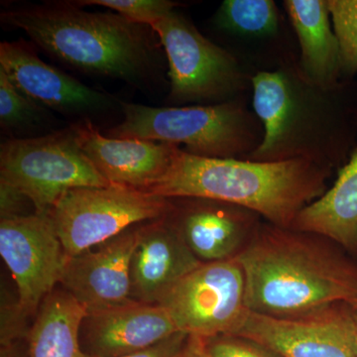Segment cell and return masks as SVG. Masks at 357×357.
Here are the masks:
<instances>
[{"label":"cell","instance_id":"cell-23","mask_svg":"<svg viewBox=\"0 0 357 357\" xmlns=\"http://www.w3.org/2000/svg\"><path fill=\"white\" fill-rule=\"evenodd\" d=\"M39 103L25 96L14 86L0 69V124L2 129L14 130L38 123L43 115Z\"/></svg>","mask_w":357,"mask_h":357},{"label":"cell","instance_id":"cell-4","mask_svg":"<svg viewBox=\"0 0 357 357\" xmlns=\"http://www.w3.org/2000/svg\"><path fill=\"white\" fill-rule=\"evenodd\" d=\"M1 21L53 57L91 74L137 81L156 57L152 28L119 13H89L59 2L3 11Z\"/></svg>","mask_w":357,"mask_h":357},{"label":"cell","instance_id":"cell-28","mask_svg":"<svg viewBox=\"0 0 357 357\" xmlns=\"http://www.w3.org/2000/svg\"><path fill=\"white\" fill-rule=\"evenodd\" d=\"M189 338L187 333L178 332L146 349L121 357H178L184 351Z\"/></svg>","mask_w":357,"mask_h":357},{"label":"cell","instance_id":"cell-6","mask_svg":"<svg viewBox=\"0 0 357 357\" xmlns=\"http://www.w3.org/2000/svg\"><path fill=\"white\" fill-rule=\"evenodd\" d=\"M165 51L173 105H218L246 98L251 79L234 53L204 37L177 10L151 26Z\"/></svg>","mask_w":357,"mask_h":357},{"label":"cell","instance_id":"cell-20","mask_svg":"<svg viewBox=\"0 0 357 357\" xmlns=\"http://www.w3.org/2000/svg\"><path fill=\"white\" fill-rule=\"evenodd\" d=\"M86 312L67 291L54 290L40 306L28 335V357H86L79 328Z\"/></svg>","mask_w":357,"mask_h":357},{"label":"cell","instance_id":"cell-13","mask_svg":"<svg viewBox=\"0 0 357 357\" xmlns=\"http://www.w3.org/2000/svg\"><path fill=\"white\" fill-rule=\"evenodd\" d=\"M140 230L141 225H134L95 248L68 258L60 284L86 314L134 302L130 262Z\"/></svg>","mask_w":357,"mask_h":357},{"label":"cell","instance_id":"cell-10","mask_svg":"<svg viewBox=\"0 0 357 357\" xmlns=\"http://www.w3.org/2000/svg\"><path fill=\"white\" fill-rule=\"evenodd\" d=\"M279 357H357V332L347 303L273 318L248 311L237 331Z\"/></svg>","mask_w":357,"mask_h":357},{"label":"cell","instance_id":"cell-9","mask_svg":"<svg viewBox=\"0 0 357 357\" xmlns=\"http://www.w3.org/2000/svg\"><path fill=\"white\" fill-rule=\"evenodd\" d=\"M178 332L208 338L234 335L248 316L245 276L238 260L203 263L159 303Z\"/></svg>","mask_w":357,"mask_h":357},{"label":"cell","instance_id":"cell-25","mask_svg":"<svg viewBox=\"0 0 357 357\" xmlns=\"http://www.w3.org/2000/svg\"><path fill=\"white\" fill-rule=\"evenodd\" d=\"M199 340L208 357H279L252 340L238 335H218Z\"/></svg>","mask_w":357,"mask_h":357},{"label":"cell","instance_id":"cell-18","mask_svg":"<svg viewBox=\"0 0 357 357\" xmlns=\"http://www.w3.org/2000/svg\"><path fill=\"white\" fill-rule=\"evenodd\" d=\"M283 6L299 42L301 72L324 88L344 81L328 0H285Z\"/></svg>","mask_w":357,"mask_h":357},{"label":"cell","instance_id":"cell-29","mask_svg":"<svg viewBox=\"0 0 357 357\" xmlns=\"http://www.w3.org/2000/svg\"><path fill=\"white\" fill-rule=\"evenodd\" d=\"M178 357H208L202 347L201 340L196 337H190L189 342Z\"/></svg>","mask_w":357,"mask_h":357},{"label":"cell","instance_id":"cell-11","mask_svg":"<svg viewBox=\"0 0 357 357\" xmlns=\"http://www.w3.org/2000/svg\"><path fill=\"white\" fill-rule=\"evenodd\" d=\"M0 255L15 281L21 307L34 314L60 284L68 260L50 213L0 220Z\"/></svg>","mask_w":357,"mask_h":357},{"label":"cell","instance_id":"cell-24","mask_svg":"<svg viewBox=\"0 0 357 357\" xmlns=\"http://www.w3.org/2000/svg\"><path fill=\"white\" fill-rule=\"evenodd\" d=\"M76 4L107 7L131 22L150 27L180 6L169 0H86Z\"/></svg>","mask_w":357,"mask_h":357},{"label":"cell","instance_id":"cell-7","mask_svg":"<svg viewBox=\"0 0 357 357\" xmlns=\"http://www.w3.org/2000/svg\"><path fill=\"white\" fill-rule=\"evenodd\" d=\"M0 180L24 192L40 215L50 213L70 190L112 185L84 154L73 126L42 137L2 143Z\"/></svg>","mask_w":357,"mask_h":357},{"label":"cell","instance_id":"cell-19","mask_svg":"<svg viewBox=\"0 0 357 357\" xmlns=\"http://www.w3.org/2000/svg\"><path fill=\"white\" fill-rule=\"evenodd\" d=\"M332 187L304 208L292 229L332 239L357 259V145Z\"/></svg>","mask_w":357,"mask_h":357},{"label":"cell","instance_id":"cell-26","mask_svg":"<svg viewBox=\"0 0 357 357\" xmlns=\"http://www.w3.org/2000/svg\"><path fill=\"white\" fill-rule=\"evenodd\" d=\"M29 314L23 311L20 301L15 303L9 302L6 298L2 297L1 303V345H7L17 342L21 337H28L30 331L26 326V318Z\"/></svg>","mask_w":357,"mask_h":357},{"label":"cell","instance_id":"cell-31","mask_svg":"<svg viewBox=\"0 0 357 357\" xmlns=\"http://www.w3.org/2000/svg\"><path fill=\"white\" fill-rule=\"evenodd\" d=\"M347 304H349V309H351L352 319H354L357 332V300L354 301V302L347 303Z\"/></svg>","mask_w":357,"mask_h":357},{"label":"cell","instance_id":"cell-12","mask_svg":"<svg viewBox=\"0 0 357 357\" xmlns=\"http://www.w3.org/2000/svg\"><path fill=\"white\" fill-rule=\"evenodd\" d=\"M166 218L203 263L237 259L264 220L243 206L203 198H171Z\"/></svg>","mask_w":357,"mask_h":357},{"label":"cell","instance_id":"cell-27","mask_svg":"<svg viewBox=\"0 0 357 357\" xmlns=\"http://www.w3.org/2000/svg\"><path fill=\"white\" fill-rule=\"evenodd\" d=\"M36 213L31 199L13 185L0 180V217L2 220L29 217Z\"/></svg>","mask_w":357,"mask_h":357},{"label":"cell","instance_id":"cell-5","mask_svg":"<svg viewBox=\"0 0 357 357\" xmlns=\"http://www.w3.org/2000/svg\"><path fill=\"white\" fill-rule=\"evenodd\" d=\"M123 119L107 136L184 145L203 158L248 160L264 136L246 98L208 105L153 107L121 102Z\"/></svg>","mask_w":357,"mask_h":357},{"label":"cell","instance_id":"cell-22","mask_svg":"<svg viewBox=\"0 0 357 357\" xmlns=\"http://www.w3.org/2000/svg\"><path fill=\"white\" fill-rule=\"evenodd\" d=\"M333 27L340 49L342 79L357 74V0H328Z\"/></svg>","mask_w":357,"mask_h":357},{"label":"cell","instance_id":"cell-1","mask_svg":"<svg viewBox=\"0 0 357 357\" xmlns=\"http://www.w3.org/2000/svg\"><path fill=\"white\" fill-rule=\"evenodd\" d=\"M251 93L264 136L248 160L306 159L335 171L347 163L357 145V79L318 86L292 54L253 74Z\"/></svg>","mask_w":357,"mask_h":357},{"label":"cell","instance_id":"cell-30","mask_svg":"<svg viewBox=\"0 0 357 357\" xmlns=\"http://www.w3.org/2000/svg\"><path fill=\"white\" fill-rule=\"evenodd\" d=\"M0 357H21L20 349L17 347V342L1 345V356Z\"/></svg>","mask_w":357,"mask_h":357},{"label":"cell","instance_id":"cell-3","mask_svg":"<svg viewBox=\"0 0 357 357\" xmlns=\"http://www.w3.org/2000/svg\"><path fill=\"white\" fill-rule=\"evenodd\" d=\"M333 172L306 159L203 158L178 148L165 176L146 192L236 204L271 225L292 227L301 211L325 194Z\"/></svg>","mask_w":357,"mask_h":357},{"label":"cell","instance_id":"cell-2","mask_svg":"<svg viewBox=\"0 0 357 357\" xmlns=\"http://www.w3.org/2000/svg\"><path fill=\"white\" fill-rule=\"evenodd\" d=\"M248 311L293 318L357 300V259L328 237L263 220L237 258Z\"/></svg>","mask_w":357,"mask_h":357},{"label":"cell","instance_id":"cell-17","mask_svg":"<svg viewBox=\"0 0 357 357\" xmlns=\"http://www.w3.org/2000/svg\"><path fill=\"white\" fill-rule=\"evenodd\" d=\"M199 261L165 217L141 225L130 262V297L134 302L159 305Z\"/></svg>","mask_w":357,"mask_h":357},{"label":"cell","instance_id":"cell-16","mask_svg":"<svg viewBox=\"0 0 357 357\" xmlns=\"http://www.w3.org/2000/svg\"><path fill=\"white\" fill-rule=\"evenodd\" d=\"M73 128L84 154L110 184L145 192L165 176L180 148L156 141L109 137L88 121Z\"/></svg>","mask_w":357,"mask_h":357},{"label":"cell","instance_id":"cell-15","mask_svg":"<svg viewBox=\"0 0 357 357\" xmlns=\"http://www.w3.org/2000/svg\"><path fill=\"white\" fill-rule=\"evenodd\" d=\"M0 69L28 98L63 114H93L112 103L109 96L43 62L22 41L0 44Z\"/></svg>","mask_w":357,"mask_h":357},{"label":"cell","instance_id":"cell-14","mask_svg":"<svg viewBox=\"0 0 357 357\" xmlns=\"http://www.w3.org/2000/svg\"><path fill=\"white\" fill-rule=\"evenodd\" d=\"M177 333V326L165 307L132 302L86 314L79 328V344L89 357H121L146 349Z\"/></svg>","mask_w":357,"mask_h":357},{"label":"cell","instance_id":"cell-21","mask_svg":"<svg viewBox=\"0 0 357 357\" xmlns=\"http://www.w3.org/2000/svg\"><path fill=\"white\" fill-rule=\"evenodd\" d=\"M218 29L244 40L278 36L282 14L272 0H225L215 16Z\"/></svg>","mask_w":357,"mask_h":357},{"label":"cell","instance_id":"cell-8","mask_svg":"<svg viewBox=\"0 0 357 357\" xmlns=\"http://www.w3.org/2000/svg\"><path fill=\"white\" fill-rule=\"evenodd\" d=\"M170 199L109 185L66 192L50 215L67 257H74L114 238L138 223L165 217Z\"/></svg>","mask_w":357,"mask_h":357}]
</instances>
